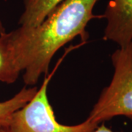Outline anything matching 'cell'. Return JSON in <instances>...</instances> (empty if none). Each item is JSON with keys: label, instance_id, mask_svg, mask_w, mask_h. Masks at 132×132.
Returning a JSON list of instances; mask_svg holds the SVG:
<instances>
[{"label": "cell", "instance_id": "6da1fadb", "mask_svg": "<svg viewBox=\"0 0 132 132\" xmlns=\"http://www.w3.org/2000/svg\"><path fill=\"white\" fill-rule=\"evenodd\" d=\"M99 0H63L41 23L32 27H22L8 33L15 61L27 86L38 83L48 73L57 51L76 37L86 41V27L92 19H102L93 13Z\"/></svg>", "mask_w": 132, "mask_h": 132}, {"label": "cell", "instance_id": "7a4b0ae2", "mask_svg": "<svg viewBox=\"0 0 132 132\" xmlns=\"http://www.w3.org/2000/svg\"><path fill=\"white\" fill-rule=\"evenodd\" d=\"M114 73L87 119L98 125L118 116L132 120V41L111 56Z\"/></svg>", "mask_w": 132, "mask_h": 132}, {"label": "cell", "instance_id": "3957f363", "mask_svg": "<svg viewBox=\"0 0 132 132\" xmlns=\"http://www.w3.org/2000/svg\"><path fill=\"white\" fill-rule=\"evenodd\" d=\"M63 57L55 68L44 76L40 87L35 97L24 107L16 111L10 122V132H93L98 126L89 119L74 126H65L58 123L48 98V84L60 65Z\"/></svg>", "mask_w": 132, "mask_h": 132}, {"label": "cell", "instance_id": "277c9868", "mask_svg": "<svg viewBox=\"0 0 132 132\" xmlns=\"http://www.w3.org/2000/svg\"><path fill=\"white\" fill-rule=\"evenodd\" d=\"M106 19L104 40L120 47L132 41V0H109L101 15Z\"/></svg>", "mask_w": 132, "mask_h": 132}, {"label": "cell", "instance_id": "5b68a950", "mask_svg": "<svg viewBox=\"0 0 132 132\" xmlns=\"http://www.w3.org/2000/svg\"><path fill=\"white\" fill-rule=\"evenodd\" d=\"M63 0H24V10L19 26L32 27L41 23L50 12Z\"/></svg>", "mask_w": 132, "mask_h": 132}, {"label": "cell", "instance_id": "8992f818", "mask_svg": "<svg viewBox=\"0 0 132 132\" xmlns=\"http://www.w3.org/2000/svg\"><path fill=\"white\" fill-rule=\"evenodd\" d=\"M21 73L13 55L8 33H3L0 35V81L13 84Z\"/></svg>", "mask_w": 132, "mask_h": 132}, {"label": "cell", "instance_id": "52a82bcc", "mask_svg": "<svg viewBox=\"0 0 132 132\" xmlns=\"http://www.w3.org/2000/svg\"><path fill=\"white\" fill-rule=\"evenodd\" d=\"M38 88L24 87L13 98L3 102H0V128L8 127L13 114L19 109L24 107L35 97Z\"/></svg>", "mask_w": 132, "mask_h": 132}, {"label": "cell", "instance_id": "ba28073f", "mask_svg": "<svg viewBox=\"0 0 132 132\" xmlns=\"http://www.w3.org/2000/svg\"><path fill=\"white\" fill-rule=\"evenodd\" d=\"M93 132H114L113 131H112L110 128H109L108 127H106L105 126V124L104 123H102V124H101L100 126H98V127L95 129Z\"/></svg>", "mask_w": 132, "mask_h": 132}, {"label": "cell", "instance_id": "9c48e42d", "mask_svg": "<svg viewBox=\"0 0 132 132\" xmlns=\"http://www.w3.org/2000/svg\"><path fill=\"white\" fill-rule=\"evenodd\" d=\"M5 32H6V30H5V27L4 24H3V21L2 20L1 15H0V35H2V34Z\"/></svg>", "mask_w": 132, "mask_h": 132}, {"label": "cell", "instance_id": "30bf717a", "mask_svg": "<svg viewBox=\"0 0 132 132\" xmlns=\"http://www.w3.org/2000/svg\"><path fill=\"white\" fill-rule=\"evenodd\" d=\"M0 132H10L8 127H1L0 128Z\"/></svg>", "mask_w": 132, "mask_h": 132}]
</instances>
